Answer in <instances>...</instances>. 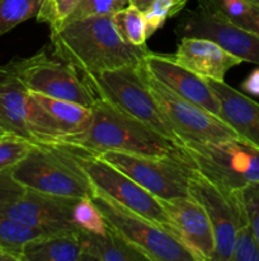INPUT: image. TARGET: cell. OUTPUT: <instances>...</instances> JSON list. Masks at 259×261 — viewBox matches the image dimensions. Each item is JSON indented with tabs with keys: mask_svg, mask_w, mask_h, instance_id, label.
<instances>
[{
	"mask_svg": "<svg viewBox=\"0 0 259 261\" xmlns=\"http://www.w3.org/2000/svg\"><path fill=\"white\" fill-rule=\"evenodd\" d=\"M51 50L81 74L137 65L150 53L146 45L124 42L112 15H95L51 28Z\"/></svg>",
	"mask_w": 259,
	"mask_h": 261,
	"instance_id": "6da1fadb",
	"label": "cell"
},
{
	"mask_svg": "<svg viewBox=\"0 0 259 261\" xmlns=\"http://www.w3.org/2000/svg\"><path fill=\"white\" fill-rule=\"evenodd\" d=\"M91 111L93 121L88 130L81 134L63 138L53 144L70 145L93 155L107 150H114L149 157H170L187 161L180 145L150 129L109 102L98 98L91 107Z\"/></svg>",
	"mask_w": 259,
	"mask_h": 261,
	"instance_id": "7a4b0ae2",
	"label": "cell"
},
{
	"mask_svg": "<svg viewBox=\"0 0 259 261\" xmlns=\"http://www.w3.org/2000/svg\"><path fill=\"white\" fill-rule=\"evenodd\" d=\"M15 180L27 190L65 198H89L94 188L81 168L73 147L33 143L29 153L12 168Z\"/></svg>",
	"mask_w": 259,
	"mask_h": 261,
	"instance_id": "3957f363",
	"label": "cell"
},
{
	"mask_svg": "<svg viewBox=\"0 0 259 261\" xmlns=\"http://www.w3.org/2000/svg\"><path fill=\"white\" fill-rule=\"evenodd\" d=\"M81 75L98 98L109 102L182 147L179 137L159 109L147 87L142 63Z\"/></svg>",
	"mask_w": 259,
	"mask_h": 261,
	"instance_id": "277c9868",
	"label": "cell"
},
{
	"mask_svg": "<svg viewBox=\"0 0 259 261\" xmlns=\"http://www.w3.org/2000/svg\"><path fill=\"white\" fill-rule=\"evenodd\" d=\"M193 170L226 191L259 182V148L243 140L182 145Z\"/></svg>",
	"mask_w": 259,
	"mask_h": 261,
	"instance_id": "5b68a950",
	"label": "cell"
},
{
	"mask_svg": "<svg viewBox=\"0 0 259 261\" xmlns=\"http://www.w3.org/2000/svg\"><path fill=\"white\" fill-rule=\"evenodd\" d=\"M90 200L101 212L107 227L149 261H196L192 252L167 229L124 208L102 191L94 189Z\"/></svg>",
	"mask_w": 259,
	"mask_h": 261,
	"instance_id": "8992f818",
	"label": "cell"
},
{
	"mask_svg": "<svg viewBox=\"0 0 259 261\" xmlns=\"http://www.w3.org/2000/svg\"><path fill=\"white\" fill-rule=\"evenodd\" d=\"M10 64L32 93L74 102L89 109L98 101L80 71L57 58L52 50L45 47L28 58L12 59Z\"/></svg>",
	"mask_w": 259,
	"mask_h": 261,
	"instance_id": "52a82bcc",
	"label": "cell"
},
{
	"mask_svg": "<svg viewBox=\"0 0 259 261\" xmlns=\"http://www.w3.org/2000/svg\"><path fill=\"white\" fill-rule=\"evenodd\" d=\"M157 199L188 198L193 168L187 161L107 150L96 154Z\"/></svg>",
	"mask_w": 259,
	"mask_h": 261,
	"instance_id": "ba28073f",
	"label": "cell"
},
{
	"mask_svg": "<svg viewBox=\"0 0 259 261\" xmlns=\"http://www.w3.org/2000/svg\"><path fill=\"white\" fill-rule=\"evenodd\" d=\"M145 79L157 106L175 130L182 144L187 142L216 144L229 140H241L220 117L175 94L150 75L146 69Z\"/></svg>",
	"mask_w": 259,
	"mask_h": 261,
	"instance_id": "9c48e42d",
	"label": "cell"
},
{
	"mask_svg": "<svg viewBox=\"0 0 259 261\" xmlns=\"http://www.w3.org/2000/svg\"><path fill=\"white\" fill-rule=\"evenodd\" d=\"M179 37H205L222 46L244 63L259 65V35L231 23L212 3L198 0L175 27Z\"/></svg>",
	"mask_w": 259,
	"mask_h": 261,
	"instance_id": "30bf717a",
	"label": "cell"
},
{
	"mask_svg": "<svg viewBox=\"0 0 259 261\" xmlns=\"http://www.w3.org/2000/svg\"><path fill=\"white\" fill-rule=\"evenodd\" d=\"M74 149L78 153L79 163L94 189L108 195L124 208L165 228L168 224V216L164 206L156 196L150 194L132 178L102 158L89 154L88 152H84L78 148Z\"/></svg>",
	"mask_w": 259,
	"mask_h": 261,
	"instance_id": "8fae6325",
	"label": "cell"
},
{
	"mask_svg": "<svg viewBox=\"0 0 259 261\" xmlns=\"http://www.w3.org/2000/svg\"><path fill=\"white\" fill-rule=\"evenodd\" d=\"M189 194L205 209L215 234V260L230 261L236 229L248 221L239 190L226 191L193 170Z\"/></svg>",
	"mask_w": 259,
	"mask_h": 261,
	"instance_id": "7c38bea8",
	"label": "cell"
},
{
	"mask_svg": "<svg viewBox=\"0 0 259 261\" xmlns=\"http://www.w3.org/2000/svg\"><path fill=\"white\" fill-rule=\"evenodd\" d=\"M91 109L29 92V125L35 143H56L89 129Z\"/></svg>",
	"mask_w": 259,
	"mask_h": 261,
	"instance_id": "4fadbf2b",
	"label": "cell"
},
{
	"mask_svg": "<svg viewBox=\"0 0 259 261\" xmlns=\"http://www.w3.org/2000/svg\"><path fill=\"white\" fill-rule=\"evenodd\" d=\"M159 200L168 216L164 229L182 242L196 261L215 260V234L203 206L192 196Z\"/></svg>",
	"mask_w": 259,
	"mask_h": 261,
	"instance_id": "5bb4252c",
	"label": "cell"
},
{
	"mask_svg": "<svg viewBox=\"0 0 259 261\" xmlns=\"http://www.w3.org/2000/svg\"><path fill=\"white\" fill-rule=\"evenodd\" d=\"M79 200L25 189L19 199L5 206L0 213L48 233H78L81 231L74 221V212Z\"/></svg>",
	"mask_w": 259,
	"mask_h": 261,
	"instance_id": "9a60e30c",
	"label": "cell"
},
{
	"mask_svg": "<svg viewBox=\"0 0 259 261\" xmlns=\"http://www.w3.org/2000/svg\"><path fill=\"white\" fill-rule=\"evenodd\" d=\"M150 75L182 98L207 110L221 119V105L207 81L178 64L173 55L150 51L142 60Z\"/></svg>",
	"mask_w": 259,
	"mask_h": 261,
	"instance_id": "2e32d148",
	"label": "cell"
},
{
	"mask_svg": "<svg viewBox=\"0 0 259 261\" xmlns=\"http://www.w3.org/2000/svg\"><path fill=\"white\" fill-rule=\"evenodd\" d=\"M173 59L203 79L223 82L229 70L244 63L212 40L180 37Z\"/></svg>",
	"mask_w": 259,
	"mask_h": 261,
	"instance_id": "e0dca14e",
	"label": "cell"
},
{
	"mask_svg": "<svg viewBox=\"0 0 259 261\" xmlns=\"http://www.w3.org/2000/svg\"><path fill=\"white\" fill-rule=\"evenodd\" d=\"M221 105V120L243 142L259 148V103L223 82L206 79Z\"/></svg>",
	"mask_w": 259,
	"mask_h": 261,
	"instance_id": "ac0fdd59",
	"label": "cell"
},
{
	"mask_svg": "<svg viewBox=\"0 0 259 261\" xmlns=\"http://www.w3.org/2000/svg\"><path fill=\"white\" fill-rule=\"evenodd\" d=\"M29 91L12 64L0 65V132L35 143L29 125Z\"/></svg>",
	"mask_w": 259,
	"mask_h": 261,
	"instance_id": "d6986e66",
	"label": "cell"
},
{
	"mask_svg": "<svg viewBox=\"0 0 259 261\" xmlns=\"http://www.w3.org/2000/svg\"><path fill=\"white\" fill-rule=\"evenodd\" d=\"M78 237L88 261H149L109 228L106 233L79 232Z\"/></svg>",
	"mask_w": 259,
	"mask_h": 261,
	"instance_id": "ffe728a7",
	"label": "cell"
},
{
	"mask_svg": "<svg viewBox=\"0 0 259 261\" xmlns=\"http://www.w3.org/2000/svg\"><path fill=\"white\" fill-rule=\"evenodd\" d=\"M78 233L52 234L33 240L23 249V259L24 261H88Z\"/></svg>",
	"mask_w": 259,
	"mask_h": 261,
	"instance_id": "44dd1931",
	"label": "cell"
},
{
	"mask_svg": "<svg viewBox=\"0 0 259 261\" xmlns=\"http://www.w3.org/2000/svg\"><path fill=\"white\" fill-rule=\"evenodd\" d=\"M52 236V233L43 231L41 228L28 226L19 221L10 218L5 214L0 213V247L14 252L20 261L23 259V249L33 240L41 237Z\"/></svg>",
	"mask_w": 259,
	"mask_h": 261,
	"instance_id": "7402d4cb",
	"label": "cell"
},
{
	"mask_svg": "<svg viewBox=\"0 0 259 261\" xmlns=\"http://www.w3.org/2000/svg\"><path fill=\"white\" fill-rule=\"evenodd\" d=\"M231 23L259 35V7L251 0H208Z\"/></svg>",
	"mask_w": 259,
	"mask_h": 261,
	"instance_id": "603a6c76",
	"label": "cell"
},
{
	"mask_svg": "<svg viewBox=\"0 0 259 261\" xmlns=\"http://www.w3.org/2000/svg\"><path fill=\"white\" fill-rule=\"evenodd\" d=\"M114 27L124 42L134 46L146 45V24L144 12L132 5L118 10L112 15Z\"/></svg>",
	"mask_w": 259,
	"mask_h": 261,
	"instance_id": "cb8c5ba5",
	"label": "cell"
},
{
	"mask_svg": "<svg viewBox=\"0 0 259 261\" xmlns=\"http://www.w3.org/2000/svg\"><path fill=\"white\" fill-rule=\"evenodd\" d=\"M40 7L41 0H0V37L36 18Z\"/></svg>",
	"mask_w": 259,
	"mask_h": 261,
	"instance_id": "d4e9b609",
	"label": "cell"
},
{
	"mask_svg": "<svg viewBox=\"0 0 259 261\" xmlns=\"http://www.w3.org/2000/svg\"><path fill=\"white\" fill-rule=\"evenodd\" d=\"M188 0H155L144 12L146 37H151L169 18L182 12Z\"/></svg>",
	"mask_w": 259,
	"mask_h": 261,
	"instance_id": "484cf974",
	"label": "cell"
},
{
	"mask_svg": "<svg viewBox=\"0 0 259 261\" xmlns=\"http://www.w3.org/2000/svg\"><path fill=\"white\" fill-rule=\"evenodd\" d=\"M128 5L130 0H80L75 9L65 18V20L52 28L61 27L66 23L83 19V18L95 17V15H113L114 13Z\"/></svg>",
	"mask_w": 259,
	"mask_h": 261,
	"instance_id": "4316f807",
	"label": "cell"
},
{
	"mask_svg": "<svg viewBox=\"0 0 259 261\" xmlns=\"http://www.w3.org/2000/svg\"><path fill=\"white\" fill-rule=\"evenodd\" d=\"M74 221L81 232L89 233H106L108 231L101 212L96 209L89 198H81L78 201L74 212Z\"/></svg>",
	"mask_w": 259,
	"mask_h": 261,
	"instance_id": "83f0119b",
	"label": "cell"
},
{
	"mask_svg": "<svg viewBox=\"0 0 259 261\" xmlns=\"http://www.w3.org/2000/svg\"><path fill=\"white\" fill-rule=\"evenodd\" d=\"M32 145V142L15 135H0V171L12 170L29 153Z\"/></svg>",
	"mask_w": 259,
	"mask_h": 261,
	"instance_id": "f1b7e54d",
	"label": "cell"
},
{
	"mask_svg": "<svg viewBox=\"0 0 259 261\" xmlns=\"http://www.w3.org/2000/svg\"><path fill=\"white\" fill-rule=\"evenodd\" d=\"M230 261H259V244L249 219L236 229Z\"/></svg>",
	"mask_w": 259,
	"mask_h": 261,
	"instance_id": "f546056e",
	"label": "cell"
},
{
	"mask_svg": "<svg viewBox=\"0 0 259 261\" xmlns=\"http://www.w3.org/2000/svg\"><path fill=\"white\" fill-rule=\"evenodd\" d=\"M249 223L259 244V182L250 184L239 190Z\"/></svg>",
	"mask_w": 259,
	"mask_h": 261,
	"instance_id": "4dcf8cb0",
	"label": "cell"
},
{
	"mask_svg": "<svg viewBox=\"0 0 259 261\" xmlns=\"http://www.w3.org/2000/svg\"><path fill=\"white\" fill-rule=\"evenodd\" d=\"M24 191L25 189L13 176L12 170L0 171V211L14 203Z\"/></svg>",
	"mask_w": 259,
	"mask_h": 261,
	"instance_id": "1f68e13d",
	"label": "cell"
},
{
	"mask_svg": "<svg viewBox=\"0 0 259 261\" xmlns=\"http://www.w3.org/2000/svg\"><path fill=\"white\" fill-rule=\"evenodd\" d=\"M60 0H41V7L38 10L36 19L40 23H47L48 25L52 24L55 19L56 7Z\"/></svg>",
	"mask_w": 259,
	"mask_h": 261,
	"instance_id": "d6a6232c",
	"label": "cell"
},
{
	"mask_svg": "<svg viewBox=\"0 0 259 261\" xmlns=\"http://www.w3.org/2000/svg\"><path fill=\"white\" fill-rule=\"evenodd\" d=\"M80 0H60L56 7L55 12V19H53L52 24H50V27H56V25L61 24V23L65 20V18L75 9L76 5L79 4Z\"/></svg>",
	"mask_w": 259,
	"mask_h": 261,
	"instance_id": "836d02e7",
	"label": "cell"
},
{
	"mask_svg": "<svg viewBox=\"0 0 259 261\" xmlns=\"http://www.w3.org/2000/svg\"><path fill=\"white\" fill-rule=\"evenodd\" d=\"M241 88L244 92L251 94V96L259 97V68L254 69L245 81L241 83Z\"/></svg>",
	"mask_w": 259,
	"mask_h": 261,
	"instance_id": "e575fe53",
	"label": "cell"
},
{
	"mask_svg": "<svg viewBox=\"0 0 259 261\" xmlns=\"http://www.w3.org/2000/svg\"><path fill=\"white\" fill-rule=\"evenodd\" d=\"M154 2L155 0H130V5L141 10V12H145Z\"/></svg>",
	"mask_w": 259,
	"mask_h": 261,
	"instance_id": "d590c367",
	"label": "cell"
},
{
	"mask_svg": "<svg viewBox=\"0 0 259 261\" xmlns=\"http://www.w3.org/2000/svg\"><path fill=\"white\" fill-rule=\"evenodd\" d=\"M251 2H253V3H255V4L258 5V7H259V0H251Z\"/></svg>",
	"mask_w": 259,
	"mask_h": 261,
	"instance_id": "8d00e7d4",
	"label": "cell"
},
{
	"mask_svg": "<svg viewBox=\"0 0 259 261\" xmlns=\"http://www.w3.org/2000/svg\"><path fill=\"white\" fill-rule=\"evenodd\" d=\"M0 134H4V133H3V132H0Z\"/></svg>",
	"mask_w": 259,
	"mask_h": 261,
	"instance_id": "74e56055",
	"label": "cell"
},
{
	"mask_svg": "<svg viewBox=\"0 0 259 261\" xmlns=\"http://www.w3.org/2000/svg\"><path fill=\"white\" fill-rule=\"evenodd\" d=\"M0 135H3V134H0Z\"/></svg>",
	"mask_w": 259,
	"mask_h": 261,
	"instance_id": "f35d334b",
	"label": "cell"
}]
</instances>
